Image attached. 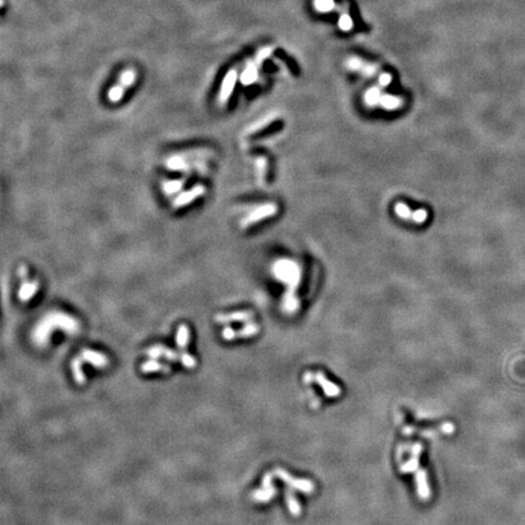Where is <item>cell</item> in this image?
<instances>
[{
	"mask_svg": "<svg viewBox=\"0 0 525 525\" xmlns=\"http://www.w3.org/2000/svg\"><path fill=\"white\" fill-rule=\"evenodd\" d=\"M394 211H395V214H396L399 218H401V219H404V220L412 219L413 211L411 208H408L405 203L397 202L396 204H395Z\"/></svg>",
	"mask_w": 525,
	"mask_h": 525,
	"instance_id": "484cf974",
	"label": "cell"
},
{
	"mask_svg": "<svg viewBox=\"0 0 525 525\" xmlns=\"http://www.w3.org/2000/svg\"><path fill=\"white\" fill-rule=\"evenodd\" d=\"M235 82H236V73L230 72V73L226 76V78L224 79L222 89H220L219 101L222 105H225L229 99H230V95L231 93H233L235 87Z\"/></svg>",
	"mask_w": 525,
	"mask_h": 525,
	"instance_id": "9a60e30c",
	"label": "cell"
},
{
	"mask_svg": "<svg viewBox=\"0 0 525 525\" xmlns=\"http://www.w3.org/2000/svg\"><path fill=\"white\" fill-rule=\"evenodd\" d=\"M286 502H287V506H288L289 513H291L292 516L298 517L300 513H302V508H300L299 502H298L297 497H295L294 494H293L291 488L286 490Z\"/></svg>",
	"mask_w": 525,
	"mask_h": 525,
	"instance_id": "603a6c76",
	"label": "cell"
},
{
	"mask_svg": "<svg viewBox=\"0 0 525 525\" xmlns=\"http://www.w3.org/2000/svg\"><path fill=\"white\" fill-rule=\"evenodd\" d=\"M207 190L206 186L202 184H196L195 186H192L191 189L186 190V191H181L176 197L173 198L172 201V208L173 209H180L182 207L189 206L190 203H192L193 201L198 200L200 197L206 195Z\"/></svg>",
	"mask_w": 525,
	"mask_h": 525,
	"instance_id": "5b68a950",
	"label": "cell"
},
{
	"mask_svg": "<svg viewBox=\"0 0 525 525\" xmlns=\"http://www.w3.org/2000/svg\"><path fill=\"white\" fill-rule=\"evenodd\" d=\"M222 337H223L224 339H225V341H229V342L234 341L235 338H237L236 330H234V328L229 327V326H228V327H225L222 331Z\"/></svg>",
	"mask_w": 525,
	"mask_h": 525,
	"instance_id": "f546056e",
	"label": "cell"
},
{
	"mask_svg": "<svg viewBox=\"0 0 525 525\" xmlns=\"http://www.w3.org/2000/svg\"><path fill=\"white\" fill-rule=\"evenodd\" d=\"M414 479H416L417 494H418L419 499L423 500V501L429 500L430 489H429V484H428V480H427V473H425L424 469L419 468L418 471L416 472V477H414Z\"/></svg>",
	"mask_w": 525,
	"mask_h": 525,
	"instance_id": "5bb4252c",
	"label": "cell"
},
{
	"mask_svg": "<svg viewBox=\"0 0 525 525\" xmlns=\"http://www.w3.org/2000/svg\"><path fill=\"white\" fill-rule=\"evenodd\" d=\"M402 105H404V100H402L401 98L394 95H388V94H383L380 102V106H382V109L387 110V111L399 110Z\"/></svg>",
	"mask_w": 525,
	"mask_h": 525,
	"instance_id": "ac0fdd59",
	"label": "cell"
},
{
	"mask_svg": "<svg viewBox=\"0 0 525 525\" xmlns=\"http://www.w3.org/2000/svg\"><path fill=\"white\" fill-rule=\"evenodd\" d=\"M271 271L281 283L287 286V292L282 298V310L288 315L295 314L299 309V299L295 292L302 280V270L299 264L292 259H278L273 262Z\"/></svg>",
	"mask_w": 525,
	"mask_h": 525,
	"instance_id": "6da1fadb",
	"label": "cell"
},
{
	"mask_svg": "<svg viewBox=\"0 0 525 525\" xmlns=\"http://www.w3.org/2000/svg\"><path fill=\"white\" fill-rule=\"evenodd\" d=\"M141 372L142 374H152V372H163V374H168L170 372V366L169 365L161 364L158 360H151L145 361L141 365Z\"/></svg>",
	"mask_w": 525,
	"mask_h": 525,
	"instance_id": "e0dca14e",
	"label": "cell"
},
{
	"mask_svg": "<svg viewBox=\"0 0 525 525\" xmlns=\"http://www.w3.org/2000/svg\"><path fill=\"white\" fill-rule=\"evenodd\" d=\"M313 381L321 387L326 396L336 397V396H339L342 393V389L339 388L337 384H334L333 382H331V381H328L322 372H316V374H314Z\"/></svg>",
	"mask_w": 525,
	"mask_h": 525,
	"instance_id": "7c38bea8",
	"label": "cell"
},
{
	"mask_svg": "<svg viewBox=\"0 0 525 525\" xmlns=\"http://www.w3.org/2000/svg\"><path fill=\"white\" fill-rule=\"evenodd\" d=\"M276 493H277V490H276L275 486H271L270 489H259V490H256L252 494V500H254L256 502H267L275 497Z\"/></svg>",
	"mask_w": 525,
	"mask_h": 525,
	"instance_id": "7402d4cb",
	"label": "cell"
},
{
	"mask_svg": "<svg viewBox=\"0 0 525 525\" xmlns=\"http://www.w3.org/2000/svg\"><path fill=\"white\" fill-rule=\"evenodd\" d=\"M190 342V328L189 326L181 323L178 327V332H176V345L180 350H186L187 345Z\"/></svg>",
	"mask_w": 525,
	"mask_h": 525,
	"instance_id": "ffe728a7",
	"label": "cell"
},
{
	"mask_svg": "<svg viewBox=\"0 0 525 525\" xmlns=\"http://www.w3.org/2000/svg\"><path fill=\"white\" fill-rule=\"evenodd\" d=\"M145 354L148 358L154 359V360H157V359L159 358H164L169 361H174V363L180 361V353L175 352V350L170 349V348L164 347V345L158 344L150 347L148 349L145 350Z\"/></svg>",
	"mask_w": 525,
	"mask_h": 525,
	"instance_id": "ba28073f",
	"label": "cell"
},
{
	"mask_svg": "<svg viewBox=\"0 0 525 525\" xmlns=\"http://www.w3.org/2000/svg\"><path fill=\"white\" fill-rule=\"evenodd\" d=\"M278 212V207L276 206V203H265L262 206L257 207L256 209H253L252 212L248 213L243 219L240 222V226L241 229H247L250 226L254 225V224L262 222V220L267 219V218L273 217L276 213Z\"/></svg>",
	"mask_w": 525,
	"mask_h": 525,
	"instance_id": "277c9868",
	"label": "cell"
},
{
	"mask_svg": "<svg viewBox=\"0 0 525 525\" xmlns=\"http://www.w3.org/2000/svg\"><path fill=\"white\" fill-rule=\"evenodd\" d=\"M254 317V313L251 310H239L235 313L229 314H218L215 316V321L218 323H231V322H251Z\"/></svg>",
	"mask_w": 525,
	"mask_h": 525,
	"instance_id": "9c48e42d",
	"label": "cell"
},
{
	"mask_svg": "<svg viewBox=\"0 0 525 525\" xmlns=\"http://www.w3.org/2000/svg\"><path fill=\"white\" fill-rule=\"evenodd\" d=\"M441 432L445 433V434H451V433L454 432V425L451 423H445L443 427H441Z\"/></svg>",
	"mask_w": 525,
	"mask_h": 525,
	"instance_id": "4dcf8cb0",
	"label": "cell"
},
{
	"mask_svg": "<svg viewBox=\"0 0 525 525\" xmlns=\"http://www.w3.org/2000/svg\"><path fill=\"white\" fill-rule=\"evenodd\" d=\"M179 363H181L182 366L187 367V369H195L197 366V360L192 355H190L189 353L185 352V350L180 352V361Z\"/></svg>",
	"mask_w": 525,
	"mask_h": 525,
	"instance_id": "83f0119b",
	"label": "cell"
},
{
	"mask_svg": "<svg viewBox=\"0 0 525 525\" xmlns=\"http://www.w3.org/2000/svg\"><path fill=\"white\" fill-rule=\"evenodd\" d=\"M62 330L63 332L76 336L81 332V322L70 314L62 311H50L45 314L37 322L32 332V341L37 347H45L49 343L54 330Z\"/></svg>",
	"mask_w": 525,
	"mask_h": 525,
	"instance_id": "7a4b0ae2",
	"label": "cell"
},
{
	"mask_svg": "<svg viewBox=\"0 0 525 525\" xmlns=\"http://www.w3.org/2000/svg\"><path fill=\"white\" fill-rule=\"evenodd\" d=\"M275 475L281 479L282 482L286 483L287 485L291 489H295V490L300 491L304 494H313L315 491V484L311 480L309 479H295L293 478L291 474L287 473L284 469L276 468L275 469Z\"/></svg>",
	"mask_w": 525,
	"mask_h": 525,
	"instance_id": "8992f818",
	"label": "cell"
},
{
	"mask_svg": "<svg viewBox=\"0 0 525 525\" xmlns=\"http://www.w3.org/2000/svg\"><path fill=\"white\" fill-rule=\"evenodd\" d=\"M422 452V445L414 444L411 450V458L400 467L401 473H416L419 469V456Z\"/></svg>",
	"mask_w": 525,
	"mask_h": 525,
	"instance_id": "4fadbf2b",
	"label": "cell"
},
{
	"mask_svg": "<svg viewBox=\"0 0 525 525\" xmlns=\"http://www.w3.org/2000/svg\"><path fill=\"white\" fill-rule=\"evenodd\" d=\"M135 81V73L132 71H126L121 77V83L118 85H113L109 91V100L111 102H118L123 98V94L126 89Z\"/></svg>",
	"mask_w": 525,
	"mask_h": 525,
	"instance_id": "52a82bcc",
	"label": "cell"
},
{
	"mask_svg": "<svg viewBox=\"0 0 525 525\" xmlns=\"http://www.w3.org/2000/svg\"><path fill=\"white\" fill-rule=\"evenodd\" d=\"M186 184V179H175V180H167L162 182V191L168 197H172L174 195H179L181 192L182 187Z\"/></svg>",
	"mask_w": 525,
	"mask_h": 525,
	"instance_id": "2e32d148",
	"label": "cell"
},
{
	"mask_svg": "<svg viewBox=\"0 0 525 525\" xmlns=\"http://www.w3.org/2000/svg\"><path fill=\"white\" fill-rule=\"evenodd\" d=\"M259 330H261V327H259L258 323L247 322V325H246L245 327L236 330V336L237 338H250V337L258 334Z\"/></svg>",
	"mask_w": 525,
	"mask_h": 525,
	"instance_id": "d4e9b609",
	"label": "cell"
},
{
	"mask_svg": "<svg viewBox=\"0 0 525 525\" xmlns=\"http://www.w3.org/2000/svg\"><path fill=\"white\" fill-rule=\"evenodd\" d=\"M383 94L381 91V88L374 87L371 89H369L365 94V104L370 107H376L380 106L381 99H382Z\"/></svg>",
	"mask_w": 525,
	"mask_h": 525,
	"instance_id": "44dd1931",
	"label": "cell"
},
{
	"mask_svg": "<svg viewBox=\"0 0 525 525\" xmlns=\"http://www.w3.org/2000/svg\"><path fill=\"white\" fill-rule=\"evenodd\" d=\"M276 118H277L276 113H269L267 116L262 117V120H259L258 122H256V123L252 124L251 127H248V129L246 131V134L252 135V134H256V132H259L261 131H262V129L266 128L267 126H270V124H271Z\"/></svg>",
	"mask_w": 525,
	"mask_h": 525,
	"instance_id": "d6986e66",
	"label": "cell"
},
{
	"mask_svg": "<svg viewBox=\"0 0 525 525\" xmlns=\"http://www.w3.org/2000/svg\"><path fill=\"white\" fill-rule=\"evenodd\" d=\"M22 283L20 289H18V299L21 302L26 303L28 300L32 299L35 294H37L38 289H39L40 284L38 280H29L28 277L21 278Z\"/></svg>",
	"mask_w": 525,
	"mask_h": 525,
	"instance_id": "30bf717a",
	"label": "cell"
},
{
	"mask_svg": "<svg viewBox=\"0 0 525 525\" xmlns=\"http://www.w3.org/2000/svg\"><path fill=\"white\" fill-rule=\"evenodd\" d=\"M428 218V212L423 208H419L417 211H413L412 213V222L416 224H423Z\"/></svg>",
	"mask_w": 525,
	"mask_h": 525,
	"instance_id": "f1b7e54d",
	"label": "cell"
},
{
	"mask_svg": "<svg viewBox=\"0 0 525 525\" xmlns=\"http://www.w3.org/2000/svg\"><path fill=\"white\" fill-rule=\"evenodd\" d=\"M165 167L170 170L185 173H191L193 170L198 173H204V170H207V168H208L207 167V163L204 162V159L185 161L178 153L172 154L170 157H168L167 161H165Z\"/></svg>",
	"mask_w": 525,
	"mask_h": 525,
	"instance_id": "3957f363",
	"label": "cell"
},
{
	"mask_svg": "<svg viewBox=\"0 0 525 525\" xmlns=\"http://www.w3.org/2000/svg\"><path fill=\"white\" fill-rule=\"evenodd\" d=\"M256 167L257 172H258L259 181L261 184H264L265 178H266V172H267V161L265 157H259L256 161Z\"/></svg>",
	"mask_w": 525,
	"mask_h": 525,
	"instance_id": "4316f807",
	"label": "cell"
},
{
	"mask_svg": "<svg viewBox=\"0 0 525 525\" xmlns=\"http://www.w3.org/2000/svg\"><path fill=\"white\" fill-rule=\"evenodd\" d=\"M82 358L77 356V358L73 359V361H72L71 364L74 381H76V383L79 384V386H83V384L85 383V375L82 370Z\"/></svg>",
	"mask_w": 525,
	"mask_h": 525,
	"instance_id": "cb8c5ba5",
	"label": "cell"
},
{
	"mask_svg": "<svg viewBox=\"0 0 525 525\" xmlns=\"http://www.w3.org/2000/svg\"><path fill=\"white\" fill-rule=\"evenodd\" d=\"M81 358L83 361L93 365L94 367H98V369H105L110 365V359L105 354L94 352L91 349H83Z\"/></svg>",
	"mask_w": 525,
	"mask_h": 525,
	"instance_id": "8fae6325",
	"label": "cell"
}]
</instances>
